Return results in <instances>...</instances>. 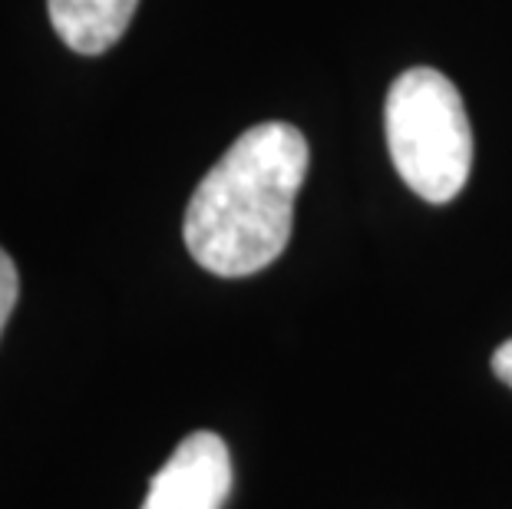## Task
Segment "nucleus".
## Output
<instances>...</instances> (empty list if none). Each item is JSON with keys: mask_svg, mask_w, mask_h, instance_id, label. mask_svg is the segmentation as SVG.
<instances>
[{"mask_svg": "<svg viewBox=\"0 0 512 509\" xmlns=\"http://www.w3.org/2000/svg\"><path fill=\"white\" fill-rule=\"evenodd\" d=\"M308 143L291 123L245 129L209 169L185 209V248L205 272L245 278L285 252Z\"/></svg>", "mask_w": 512, "mask_h": 509, "instance_id": "f257e3e1", "label": "nucleus"}, {"mask_svg": "<svg viewBox=\"0 0 512 509\" xmlns=\"http://www.w3.org/2000/svg\"><path fill=\"white\" fill-rule=\"evenodd\" d=\"M387 146L400 179L420 199H456L473 169V129L456 86L440 70L413 67L387 93Z\"/></svg>", "mask_w": 512, "mask_h": 509, "instance_id": "f03ea898", "label": "nucleus"}, {"mask_svg": "<svg viewBox=\"0 0 512 509\" xmlns=\"http://www.w3.org/2000/svg\"><path fill=\"white\" fill-rule=\"evenodd\" d=\"M232 493V457L219 433L195 430L149 483L143 509H222Z\"/></svg>", "mask_w": 512, "mask_h": 509, "instance_id": "7ed1b4c3", "label": "nucleus"}, {"mask_svg": "<svg viewBox=\"0 0 512 509\" xmlns=\"http://www.w3.org/2000/svg\"><path fill=\"white\" fill-rule=\"evenodd\" d=\"M139 0H47L53 30L70 50L96 57L126 34Z\"/></svg>", "mask_w": 512, "mask_h": 509, "instance_id": "20e7f679", "label": "nucleus"}, {"mask_svg": "<svg viewBox=\"0 0 512 509\" xmlns=\"http://www.w3.org/2000/svg\"><path fill=\"white\" fill-rule=\"evenodd\" d=\"M17 291H20L17 268H14V262H10V255L0 248V334H4L10 311H14V305H17Z\"/></svg>", "mask_w": 512, "mask_h": 509, "instance_id": "39448f33", "label": "nucleus"}, {"mask_svg": "<svg viewBox=\"0 0 512 509\" xmlns=\"http://www.w3.org/2000/svg\"><path fill=\"white\" fill-rule=\"evenodd\" d=\"M493 374H496L506 387H512V338L503 341V344L496 348V354H493Z\"/></svg>", "mask_w": 512, "mask_h": 509, "instance_id": "423d86ee", "label": "nucleus"}]
</instances>
